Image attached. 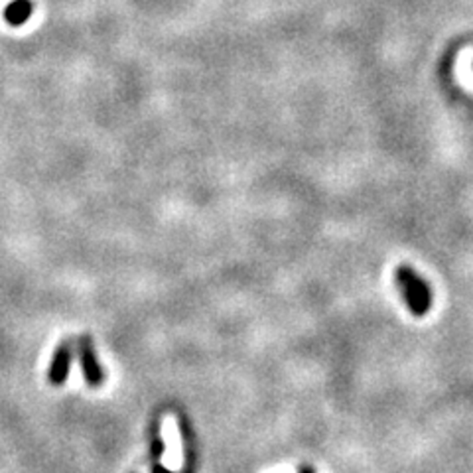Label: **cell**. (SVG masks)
Here are the masks:
<instances>
[{
    "instance_id": "5b68a950",
    "label": "cell",
    "mask_w": 473,
    "mask_h": 473,
    "mask_svg": "<svg viewBox=\"0 0 473 473\" xmlns=\"http://www.w3.org/2000/svg\"><path fill=\"white\" fill-rule=\"evenodd\" d=\"M154 473H168V472H166V469H162V467H156V469H154Z\"/></svg>"
},
{
    "instance_id": "8992f818",
    "label": "cell",
    "mask_w": 473,
    "mask_h": 473,
    "mask_svg": "<svg viewBox=\"0 0 473 473\" xmlns=\"http://www.w3.org/2000/svg\"><path fill=\"white\" fill-rule=\"evenodd\" d=\"M302 473H312V472H310V469H304V472H302Z\"/></svg>"
},
{
    "instance_id": "3957f363",
    "label": "cell",
    "mask_w": 473,
    "mask_h": 473,
    "mask_svg": "<svg viewBox=\"0 0 473 473\" xmlns=\"http://www.w3.org/2000/svg\"><path fill=\"white\" fill-rule=\"evenodd\" d=\"M69 367H71V345H69V341H65L57 347V351L53 355L52 367H50V383L53 387H62L63 383L67 381Z\"/></svg>"
},
{
    "instance_id": "6da1fadb",
    "label": "cell",
    "mask_w": 473,
    "mask_h": 473,
    "mask_svg": "<svg viewBox=\"0 0 473 473\" xmlns=\"http://www.w3.org/2000/svg\"><path fill=\"white\" fill-rule=\"evenodd\" d=\"M397 282H399L400 290H402L406 304H409V308L414 314L424 315L430 310V288L410 266H400L397 270Z\"/></svg>"
},
{
    "instance_id": "277c9868",
    "label": "cell",
    "mask_w": 473,
    "mask_h": 473,
    "mask_svg": "<svg viewBox=\"0 0 473 473\" xmlns=\"http://www.w3.org/2000/svg\"><path fill=\"white\" fill-rule=\"evenodd\" d=\"M32 12H34L32 0H12L11 4L6 6V11H4V18L12 26H22L24 22H28Z\"/></svg>"
},
{
    "instance_id": "7a4b0ae2",
    "label": "cell",
    "mask_w": 473,
    "mask_h": 473,
    "mask_svg": "<svg viewBox=\"0 0 473 473\" xmlns=\"http://www.w3.org/2000/svg\"><path fill=\"white\" fill-rule=\"evenodd\" d=\"M79 357H81V367H83L85 381L89 387H99L103 385V369L97 361L95 355V347L91 343V337L83 336L79 337Z\"/></svg>"
}]
</instances>
